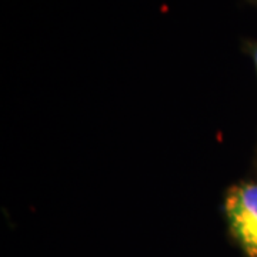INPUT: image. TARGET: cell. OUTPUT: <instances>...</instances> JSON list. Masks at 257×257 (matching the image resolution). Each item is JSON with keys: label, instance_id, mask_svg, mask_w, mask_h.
<instances>
[{"label": "cell", "instance_id": "obj_1", "mask_svg": "<svg viewBox=\"0 0 257 257\" xmlns=\"http://www.w3.org/2000/svg\"><path fill=\"white\" fill-rule=\"evenodd\" d=\"M230 230L248 257H257V183L230 189L226 197Z\"/></svg>", "mask_w": 257, "mask_h": 257}, {"label": "cell", "instance_id": "obj_2", "mask_svg": "<svg viewBox=\"0 0 257 257\" xmlns=\"http://www.w3.org/2000/svg\"><path fill=\"white\" fill-rule=\"evenodd\" d=\"M246 49H247V52L251 56V59L254 62V66H256L257 70V42H248L247 45H246Z\"/></svg>", "mask_w": 257, "mask_h": 257}, {"label": "cell", "instance_id": "obj_3", "mask_svg": "<svg viewBox=\"0 0 257 257\" xmlns=\"http://www.w3.org/2000/svg\"><path fill=\"white\" fill-rule=\"evenodd\" d=\"M247 3H250V5H253L254 8H257V0H246Z\"/></svg>", "mask_w": 257, "mask_h": 257}]
</instances>
